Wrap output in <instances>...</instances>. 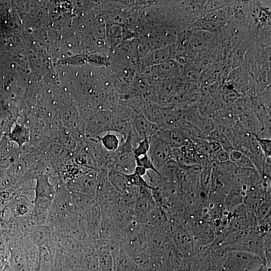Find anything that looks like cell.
<instances>
[{
  "label": "cell",
  "instance_id": "cell-1",
  "mask_svg": "<svg viewBox=\"0 0 271 271\" xmlns=\"http://www.w3.org/2000/svg\"><path fill=\"white\" fill-rule=\"evenodd\" d=\"M259 256L242 250H231L226 258L224 271H250L261 266Z\"/></svg>",
  "mask_w": 271,
  "mask_h": 271
},
{
  "label": "cell",
  "instance_id": "cell-2",
  "mask_svg": "<svg viewBox=\"0 0 271 271\" xmlns=\"http://www.w3.org/2000/svg\"><path fill=\"white\" fill-rule=\"evenodd\" d=\"M112 113L110 110L96 111L86 122L84 134L86 138L98 140L101 135L111 131Z\"/></svg>",
  "mask_w": 271,
  "mask_h": 271
},
{
  "label": "cell",
  "instance_id": "cell-3",
  "mask_svg": "<svg viewBox=\"0 0 271 271\" xmlns=\"http://www.w3.org/2000/svg\"><path fill=\"white\" fill-rule=\"evenodd\" d=\"M150 149L148 155L154 166L160 173L165 165L172 158V148L158 134L149 138Z\"/></svg>",
  "mask_w": 271,
  "mask_h": 271
},
{
  "label": "cell",
  "instance_id": "cell-4",
  "mask_svg": "<svg viewBox=\"0 0 271 271\" xmlns=\"http://www.w3.org/2000/svg\"><path fill=\"white\" fill-rule=\"evenodd\" d=\"M99 175V172L90 170L78 178L67 181L65 184L71 193L95 197Z\"/></svg>",
  "mask_w": 271,
  "mask_h": 271
},
{
  "label": "cell",
  "instance_id": "cell-5",
  "mask_svg": "<svg viewBox=\"0 0 271 271\" xmlns=\"http://www.w3.org/2000/svg\"><path fill=\"white\" fill-rule=\"evenodd\" d=\"M132 122L134 130L141 140L149 139L159 134V125L150 122L138 111L132 110Z\"/></svg>",
  "mask_w": 271,
  "mask_h": 271
},
{
  "label": "cell",
  "instance_id": "cell-6",
  "mask_svg": "<svg viewBox=\"0 0 271 271\" xmlns=\"http://www.w3.org/2000/svg\"><path fill=\"white\" fill-rule=\"evenodd\" d=\"M247 187L238 179L228 191L224 203V209L230 211L244 204Z\"/></svg>",
  "mask_w": 271,
  "mask_h": 271
},
{
  "label": "cell",
  "instance_id": "cell-7",
  "mask_svg": "<svg viewBox=\"0 0 271 271\" xmlns=\"http://www.w3.org/2000/svg\"><path fill=\"white\" fill-rule=\"evenodd\" d=\"M153 67V72L163 79H175L183 70L180 63L174 60Z\"/></svg>",
  "mask_w": 271,
  "mask_h": 271
},
{
  "label": "cell",
  "instance_id": "cell-8",
  "mask_svg": "<svg viewBox=\"0 0 271 271\" xmlns=\"http://www.w3.org/2000/svg\"><path fill=\"white\" fill-rule=\"evenodd\" d=\"M124 138L117 133L109 131L100 136L98 139L107 151L115 152L119 149Z\"/></svg>",
  "mask_w": 271,
  "mask_h": 271
},
{
  "label": "cell",
  "instance_id": "cell-9",
  "mask_svg": "<svg viewBox=\"0 0 271 271\" xmlns=\"http://www.w3.org/2000/svg\"><path fill=\"white\" fill-rule=\"evenodd\" d=\"M121 25L109 23L107 25V39L112 49H114L124 41L126 32Z\"/></svg>",
  "mask_w": 271,
  "mask_h": 271
},
{
  "label": "cell",
  "instance_id": "cell-10",
  "mask_svg": "<svg viewBox=\"0 0 271 271\" xmlns=\"http://www.w3.org/2000/svg\"><path fill=\"white\" fill-rule=\"evenodd\" d=\"M176 50L172 46H168L153 51L148 57V64L156 66L173 60Z\"/></svg>",
  "mask_w": 271,
  "mask_h": 271
},
{
  "label": "cell",
  "instance_id": "cell-11",
  "mask_svg": "<svg viewBox=\"0 0 271 271\" xmlns=\"http://www.w3.org/2000/svg\"><path fill=\"white\" fill-rule=\"evenodd\" d=\"M239 122L249 133L257 136L259 130V121L252 109L238 117Z\"/></svg>",
  "mask_w": 271,
  "mask_h": 271
},
{
  "label": "cell",
  "instance_id": "cell-12",
  "mask_svg": "<svg viewBox=\"0 0 271 271\" xmlns=\"http://www.w3.org/2000/svg\"><path fill=\"white\" fill-rule=\"evenodd\" d=\"M183 73L185 82L192 88L198 90L201 86L202 74L195 64H188L184 66Z\"/></svg>",
  "mask_w": 271,
  "mask_h": 271
},
{
  "label": "cell",
  "instance_id": "cell-13",
  "mask_svg": "<svg viewBox=\"0 0 271 271\" xmlns=\"http://www.w3.org/2000/svg\"><path fill=\"white\" fill-rule=\"evenodd\" d=\"M174 238L181 249L192 253L195 250L194 244L189 231L181 227H178L174 230Z\"/></svg>",
  "mask_w": 271,
  "mask_h": 271
},
{
  "label": "cell",
  "instance_id": "cell-14",
  "mask_svg": "<svg viewBox=\"0 0 271 271\" xmlns=\"http://www.w3.org/2000/svg\"><path fill=\"white\" fill-rule=\"evenodd\" d=\"M11 139L19 148L23 147L31 139L30 128L24 125L16 124L11 134Z\"/></svg>",
  "mask_w": 271,
  "mask_h": 271
},
{
  "label": "cell",
  "instance_id": "cell-15",
  "mask_svg": "<svg viewBox=\"0 0 271 271\" xmlns=\"http://www.w3.org/2000/svg\"><path fill=\"white\" fill-rule=\"evenodd\" d=\"M227 109L232 114L239 116L251 109L250 98L248 95L242 94L233 105Z\"/></svg>",
  "mask_w": 271,
  "mask_h": 271
},
{
  "label": "cell",
  "instance_id": "cell-16",
  "mask_svg": "<svg viewBox=\"0 0 271 271\" xmlns=\"http://www.w3.org/2000/svg\"><path fill=\"white\" fill-rule=\"evenodd\" d=\"M124 176L128 186H135L140 188H146L150 189L154 188L150 186L143 177L137 175L135 173L130 174H124Z\"/></svg>",
  "mask_w": 271,
  "mask_h": 271
},
{
  "label": "cell",
  "instance_id": "cell-17",
  "mask_svg": "<svg viewBox=\"0 0 271 271\" xmlns=\"http://www.w3.org/2000/svg\"><path fill=\"white\" fill-rule=\"evenodd\" d=\"M231 2L228 1H208L205 2L203 11V16L212 12H215L227 6Z\"/></svg>",
  "mask_w": 271,
  "mask_h": 271
},
{
  "label": "cell",
  "instance_id": "cell-18",
  "mask_svg": "<svg viewBox=\"0 0 271 271\" xmlns=\"http://www.w3.org/2000/svg\"><path fill=\"white\" fill-rule=\"evenodd\" d=\"M135 158L137 166H142L146 169L147 171H153L159 174V175H161L156 167H154L148 154L138 158L135 157Z\"/></svg>",
  "mask_w": 271,
  "mask_h": 271
},
{
  "label": "cell",
  "instance_id": "cell-19",
  "mask_svg": "<svg viewBox=\"0 0 271 271\" xmlns=\"http://www.w3.org/2000/svg\"><path fill=\"white\" fill-rule=\"evenodd\" d=\"M150 149L149 139L145 138L141 140L138 143L136 147L134 149L135 157H140L148 154Z\"/></svg>",
  "mask_w": 271,
  "mask_h": 271
},
{
  "label": "cell",
  "instance_id": "cell-20",
  "mask_svg": "<svg viewBox=\"0 0 271 271\" xmlns=\"http://www.w3.org/2000/svg\"><path fill=\"white\" fill-rule=\"evenodd\" d=\"M90 61L99 67H108L110 64V59L103 54H95L90 57Z\"/></svg>",
  "mask_w": 271,
  "mask_h": 271
},
{
  "label": "cell",
  "instance_id": "cell-21",
  "mask_svg": "<svg viewBox=\"0 0 271 271\" xmlns=\"http://www.w3.org/2000/svg\"><path fill=\"white\" fill-rule=\"evenodd\" d=\"M258 143L266 158L271 157V139L259 138L256 137Z\"/></svg>",
  "mask_w": 271,
  "mask_h": 271
},
{
  "label": "cell",
  "instance_id": "cell-22",
  "mask_svg": "<svg viewBox=\"0 0 271 271\" xmlns=\"http://www.w3.org/2000/svg\"><path fill=\"white\" fill-rule=\"evenodd\" d=\"M147 170L144 167L140 166L136 167L134 173L137 175L143 177L147 173Z\"/></svg>",
  "mask_w": 271,
  "mask_h": 271
},
{
  "label": "cell",
  "instance_id": "cell-23",
  "mask_svg": "<svg viewBox=\"0 0 271 271\" xmlns=\"http://www.w3.org/2000/svg\"><path fill=\"white\" fill-rule=\"evenodd\" d=\"M2 271H14L9 263H7Z\"/></svg>",
  "mask_w": 271,
  "mask_h": 271
}]
</instances>
